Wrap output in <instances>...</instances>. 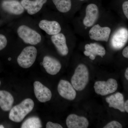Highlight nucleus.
Here are the masks:
<instances>
[{
	"label": "nucleus",
	"instance_id": "412c9836",
	"mask_svg": "<svg viewBox=\"0 0 128 128\" xmlns=\"http://www.w3.org/2000/svg\"><path fill=\"white\" fill-rule=\"evenodd\" d=\"M42 128L41 120L36 116L31 117L25 120L21 126L22 128Z\"/></svg>",
	"mask_w": 128,
	"mask_h": 128
},
{
	"label": "nucleus",
	"instance_id": "a878e982",
	"mask_svg": "<svg viewBox=\"0 0 128 128\" xmlns=\"http://www.w3.org/2000/svg\"><path fill=\"white\" fill-rule=\"evenodd\" d=\"M122 54L124 57L125 58H128V47H126L124 49L122 52Z\"/></svg>",
	"mask_w": 128,
	"mask_h": 128
},
{
	"label": "nucleus",
	"instance_id": "b1692460",
	"mask_svg": "<svg viewBox=\"0 0 128 128\" xmlns=\"http://www.w3.org/2000/svg\"><path fill=\"white\" fill-rule=\"evenodd\" d=\"M46 128H62L63 127L58 124L54 123L51 122H48L46 124Z\"/></svg>",
	"mask_w": 128,
	"mask_h": 128
},
{
	"label": "nucleus",
	"instance_id": "f257e3e1",
	"mask_svg": "<svg viewBox=\"0 0 128 128\" xmlns=\"http://www.w3.org/2000/svg\"><path fill=\"white\" fill-rule=\"evenodd\" d=\"M34 106V102L32 99H25L11 109L9 114V119L13 122H20L32 112Z\"/></svg>",
	"mask_w": 128,
	"mask_h": 128
},
{
	"label": "nucleus",
	"instance_id": "c85d7f7f",
	"mask_svg": "<svg viewBox=\"0 0 128 128\" xmlns=\"http://www.w3.org/2000/svg\"><path fill=\"white\" fill-rule=\"evenodd\" d=\"M0 128H4V127L2 125H0Z\"/></svg>",
	"mask_w": 128,
	"mask_h": 128
},
{
	"label": "nucleus",
	"instance_id": "dca6fc26",
	"mask_svg": "<svg viewBox=\"0 0 128 128\" xmlns=\"http://www.w3.org/2000/svg\"><path fill=\"white\" fill-rule=\"evenodd\" d=\"M38 25L41 29L49 35H55L59 33L61 31L60 24L55 21L42 20L40 22Z\"/></svg>",
	"mask_w": 128,
	"mask_h": 128
},
{
	"label": "nucleus",
	"instance_id": "ddd939ff",
	"mask_svg": "<svg viewBox=\"0 0 128 128\" xmlns=\"http://www.w3.org/2000/svg\"><path fill=\"white\" fill-rule=\"evenodd\" d=\"M51 40L60 54L62 56H66L68 54V48L66 44V38L64 34L59 33L52 35Z\"/></svg>",
	"mask_w": 128,
	"mask_h": 128
},
{
	"label": "nucleus",
	"instance_id": "39448f33",
	"mask_svg": "<svg viewBox=\"0 0 128 128\" xmlns=\"http://www.w3.org/2000/svg\"><path fill=\"white\" fill-rule=\"evenodd\" d=\"M118 88L117 81L113 78H110L107 81L96 82L94 86L96 93L102 96L113 93Z\"/></svg>",
	"mask_w": 128,
	"mask_h": 128
},
{
	"label": "nucleus",
	"instance_id": "393cba45",
	"mask_svg": "<svg viewBox=\"0 0 128 128\" xmlns=\"http://www.w3.org/2000/svg\"><path fill=\"white\" fill-rule=\"evenodd\" d=\"M122 9L124 14L127 18H128V2H124L122 5Z\"/></svg>",
	"mask_w": 128,
	"mask_h": 128
},
{
	"label": "nucleus",
	"instance_id": "4468645a",
	"mask_svg": "<svg viewBox=\"0 0 128 128\" xmlns=\"http://www.w3.org/2000/svg\"><path fill=\"white\" fill-rule=\"evenodd\" d=\"M66 126L68 128H87L89 121L86 118L76 114L69 115L66 119Z\"/></svg>",
	"mask_w": 128,
	"mask_h": 128
},
{
	"label": "nucleus",
	"instance_id": "20e7f679",
	"mask_svg": "<svg viewBox=\"0 0 128 128\" xmlns=\"http://www.w3.org/2000/svg\"><path fill=\"white\" fill-rule=\"evenodd\" d=\"M37 50L33 46L24 48L17 58V62L20 66L24 68H30L34 64L36 58Z\"/></svg>",
	"mask_w": 128,
	"mask_h": 128
},
{
	"label": "nucleus",
	"instance_id": "5701e85b",
	"mask_svg": "<svg viewBox=\"0 0 128 128\" xmlns=\"http://www.w3.org/2000/svg\"><path fill=\"white\" fill-rule=\"evenodd\" d=\"M7 40L3 34H0V50L6 48L7 45Z\"/></svg>",
	"mask_w": 128,
	"mask_h": 128
},
{
	"label": "nucleus",
	"instance_id": "7c9ffc66",
	"mask_svg": "<svg viewBox=\"0 0 128 128\" xmlns=\"http://www.w3.org/2000/svg\"></svg>",
	"mask_w": 128,
	"mask_h": 128
},
{
	"label": "nucleus",
	"instance_id": "6ab92c4d",
	"mask_svg": "<svg viewBox=\"0 0 128 128\" xmlns=\"http://www.w3.org/2000/svg\"><path fill=\"white\" fill-rule=\"evenodd\" d=\"M14 102V98L10 92L0 90V107L2 110L7 112L10 110Z\"/></svg>",
	"mask_w": 128,
	"mask_h": 128
},
{
	"label": "nucleus",
	"instance_id": "9b49d317",
	"mask_svg": "<svg viewBox=\"0 0 128 128\" xmlns=\"http://www.w3.org/2000/svg\"><path fill=\"white\" fill-rule=\"evenodd\" d=\"M99 11L97 6L95 4L88 5L86 9V16L83 20V24L90 27L94 25L98 18Z\"/></svg>",
	"mask_w": 128,
	"mask_h": 128
},
{
	"label": "nucleus",
	"instance_id": "0eeeda50",
	"mask_svg": "<svg viewBox=\"0 0 128 128\" xmlns=\"http://www.w3.org/2000/svg\"><path fill=\"white\" fill-rule=\"evenodd\" d=\"M111 29L108 27H102L98 24L94 25L89 32V35L92 40L97 41L108 42L109 39Z\"/></svg>",
	"mask_w": 128,
	"mask_h": 128
},
{
	"label": "nucleus",
	"instance_id": "c756f323",
	"mask_svg": "<svg viewBox=\"0 0 128 128\" xmlns=\"http://www.w3.org/2000/svg\"><path fill=\"white\" fill-rule=\"evenodd\" d=\"M0 84H1V82H0Z\"/></svg>",
	"mask_w": 128,
	"mask_h": 128
},
{
	"label": "nucleus",
	"instance_id": "f3484780",
	"mask_svg": "<svg viewBox=\"0 0 128 128\" xmlns=\"http://www.w3.org/2000/svg\"><path fill=\"white\" fill-rule=\"evenodd\" d=\"M106 101L109 104V107L118 109L121 112H125L124 96L120 92H116L108 96L106 98Z\"/></svg>",
	"mask_w": 128,
	"mask_h": 128
},
{
	"label": "nucleus",
	"instance_id": "7ed1b4c3",
	"mask_svg": "<svg viewBox=\"0 0 128 128\" xmlns=\"http://www.w3.org/2000/svg\"><path fill=\"white\" fill-rule=\"evenodd\" d=\"M18 36L26 44L36 45L41 41V35L26 25H22L17 29Z\"/></svg>",
	"mask_w": 128,
	"mask_h": 128
},
{
	"label": "nucleus",
	"instance_id": "9d476101",
	"mask_svg": "<svg viewBox=\"0 0 128 128\" xmlns=\"http://www.w3.org/2000/svg\"><path fill=\"white\" fill-rule=\"evenodd\" d=\"M42 65L47 73L52 75L56 74L61 68V64L58 60L50 56H44Z\"/></svg>",
	"mask_w": 128,
	"mask_h": 128
},
{
	"label": "nucleus",
	"instance_id": "bb28decb",
	"mask_svg": "<svg viewBox=\"0 0 128 128\" xmlns=\"http://www.w3.org/2000/svg\"><path fill=\"white\" fill-rule=\"evenodd\" d=\"M124 110L125 112H128V100H127V101L125 102V103H124Z\"/></svg>",
	"mask_w": 128,
	"mask_h": 128
},
{
	"label": "nucleus",
	"instance_id": "f03ea898",
	"mask_svg": "<svg viewBox=\"0 0 128 128\" xmlns=\"http://www.w3.org/2000/svg\"><path fill=\"white\" fill-rule=\"evenodd\" d=\"M89 73L87 66L83 64L77 66L71 79L72 84L75 90H84L89 82Z\"/></svg>",
	"mask_w": 128,
	"mask_h": 128
},
{
	"label": "nucleus",
	"instance_id": "cd10ccee",
	"mask_svg": "<svg viewBox=\"0 0 128 128\" xmlns=\"http://www.w3.org/2000/svg\"><path fill=\"white\" fill-rule=\"evenodd\" d=\"M125 77L126 80H128V68H127L125 73Z\"/></svg>",
	"mask_w": 128,
	"mask_h": 128
},
{
	"label": "nucleus",
	"instance_id": "6e6552de",
	"mask_svg": "<svg viewBox=\"0 0 128 128\" xmlns=\"http://www.w3.org/2000/svg\"><path fill=\"white\" fill-rule=\"evenodd\" d=\"M59 94L63 98L73 100L76 98V92L72 84L68 81L61 80L58 86Z\"/></svg>",
	"mask_w": 128,
	"mask_h": 128
},
{
	"label": "nucleus",
	"instance_id": "2eb2a0df",
	"mask_svg": "<svg viewBox=\"0 0 128 128\" xmlns=\"http://www.w3.org/2000/svg\"><path fill=\"white\" fill-rule=\"evenodd\" d=\"M47 1V0H22L21 3L28 14L33 15L38 12Z\"/></svg>",
	"mask_w": 128,
	"mask_h": 128
},
{
	"label": "nucleus",
	"instance_id": "423d86ee",
	"mask_svg": "<svg viewBox=\"0 0 128 128\" xmlns=\"http://www.w3.org/2000/svg\"><path fill=\"white\" fill-rule=\"evenodd\" d=\"M128 39V31L127 28H121L118 29L112 37L111 44L116 50H119L127 43Z\"/></svg>",
	"mask_w": 128,
	"mask_h": 128
},
{
	"label": "nucleus",
	"instance_id": "4be33fe9",
	"mask_svg": "<svg viewBox=\"0 0 128 128\" xmlns=\"http://www.w3.org/2000/svg\"><path fill=\"white\" fill-rule=\"evenodd\" d=\"M104 128H122V126L118 121H112L108 124Z\"/></svg>",
	"mask_w": 128,
	"mask_h": 128
},
{
	"label": "nucleus",
	"instance_id": "f8f14e48",
	"mask_svg": "<svg viewBox=\"0 0 128 128\" xmlns=\"http://www.w3.org/2000/svg\"><path fill=\"white\" fill-rule=\"evenodd\" d=\"M85 50L84 54L86 56L94 60L97 56L103 57L106 54L105 48L102 45L96 43L87 44L85 46Z\"/></svg>",
	"mask_w": 128,
	"mask_h": 128
},
{
	"label": "nucleus",
	"instance_id": "a211bd4d",
	"mask_svg": "<svg viewBox=\"0 0 128 128\" xmlns=\"http://www.w3.org/2000/svg\"><path fill=\"white\" fill-rule=\"evenodd\" d=\"M3 10L10 14L19 15L23 13L24 11L22 5L16 0H5L2 3Z\"/></svg>",
	"mask_w": 128,
	"mask_h": 128
},
{
	"label": "nucleus",
	"instance_id": "aec40b11",
	"mask_svg": "<svg viewBox=\"0 0 128 128\" xmlns=\"http://www.w3.org/2000/svg\"><path fill=\"white\" fill-rule=\"evenodd\" d=\"M57 10L63 13L68 12L71 9V0H52Z\"/></svg>",
	"mask_w": 128,
	"mask_h": 128
},
{
	"label": "nucleus",
	"instance_id": "1a4fd4ad",
	"mask_svg": "<svg viewBox=\"0 0 128 128\" xmlns=\"http://www.w3.org/2000/svg\"><path fill=\"white\" fill-rule=\"evenodd\" d=\"M34 94L38 101L45 102L50 100L52 94L48 88L39 81H36L34 84Z\"/></svg>",
	"mask_w": 128,
	"mask_h": 128
}]
</instances>
